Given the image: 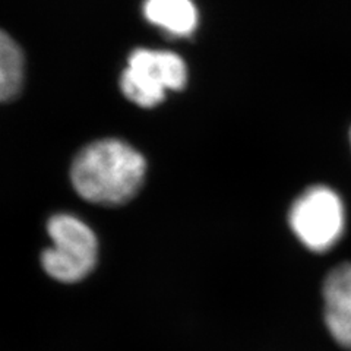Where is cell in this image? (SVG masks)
<instances>
[{"instance_id": "obj_3", "label": "cell", "mask_w": 351, "mask_h": 351, "mask_svg": "<svg viewBox=\"0 0 351 351\" xmlns=\"http://www.w3.org/2000/svg\"><path fill=\"white\" fill-rule=\"evenodd\" d=\"M47 232L51 246L41 255V265L47 276L68 284L90 276L98 259L94 230L78 217L58 214L49 219Z\"/></svg>"}, {"instance_id": "obj_2", "label": "cell", "mask_w": 351, "mask_h": 351, "mask_svg": "<svg viewBox=\"0 0 351 351\" xmlns=\"http://www.w3.org/2000/svg\"><path fill=\"white\" fill-rule=\"evenodd\" d=\"M347 205L332 186L311 184L302 189L287 211L293 237L313 255H328L341 243L347 232Z\"/></svg>"}, {"instance_id": "obj_4", "label": "cell", "mask_w": 351, "mask_h": 351, "mask_svg": "<svg viewBox=\"0 0 351 351\" xmlns=\"http://www.w3.org/2000/svg\"><path fill=\"white\" fill-rule=\"evenodd\" d=\"M186 81L188 68L178 54L138 49L130 54L120 86L132 103L154 107L166 98L169 90H182Z\"/></svg>"}, {"instance_id": "obj_1", "label": "cell", "mask_w": 351, "mask_h": 351, "mask_svg": "<svg viewBox=\"0 0 351 351\" xmlns=\"http://www.w3.org/2000/svg\"><path fill=\"white\" fill-rule=\"evenodd\" d=\"M147 174L142 154L120 139H101L75 157L71 179L88 202L117 206L138 195Z\"/></svg>"}, {"instance_id": "obj_8", "label": "cell", "mask_w": 351, "mask_h": 351, "mask_svg": "<svg viewBox=\"0 0 351 351\" xmlns=\"http://www.w3.org/2000/svg\"><path fill=\"white\" fill-rule=\"evenodd\" d=\"M350 138H351V135H350Z\"/></svg>"}, {"instance_id": "obj_7", "label": "cell", "mask_w": 351, "mask_h": 351, "mask_svg": "<svg viewBox=\"0 0 351 351\" xmlns=\"http://www.w3.org/2000/svg\"><path fill=\"white\" fill-rule=\"evenodd\" d=\"M24 81V56L18 44L0 31V101L19 94Z\"/></svg>"}, {"instance_id": "obj_5", "label": "cell", "mask_w": 351, "mask_h": 351, "mask_svg": "<svg viewBox=\"0 0 351 351\" xmlns=\"http://www.w3.org/2000/svg\"><path fill=\"white\" fill-rule=\"evenodd\" d=\"M322 317L332 341L351 351V262L341 261L328 271L322 282Z\"/></svg>"}, {"instance_id": "obj_6", "label": "cell", "mask_w": 351, "mask_h": 351, "mask_svg": "<svg viewBox=\"0 0 351 351\" xmlns=\"http://www.w3.org/2000/svg\"><path fill=\"white\" fill-rule=\"evenodd\" d=\"M145 18L173 36H189L197 25V10L192 0H147Z\"/></svg>"}]
</instances>
